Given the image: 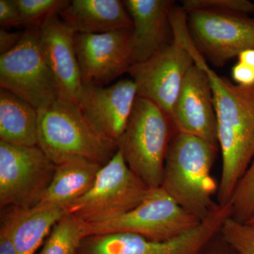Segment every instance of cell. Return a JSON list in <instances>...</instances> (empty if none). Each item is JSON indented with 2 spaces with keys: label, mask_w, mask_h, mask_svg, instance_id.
Wrapping results in <instances>:
<instances>
[{
  "label": "cell",
  "mask_w": 254,
  "mask_h": 254,
  "mask_svg": "<svg viewBox=\"0 0 254 254\" xmlns=\"http://www.w3.org/2000/svg\"><path fill=\"white\" fill-rule=\"evenodd\" d=\"M38 146L56 165L81 159L103 166L118 150L92 127L78 105L61 98L38 110Z\"/></svg>",
  "instance_id": "obj_3"
},
{
  "label": "cell",
  "mask_w": 254,
  "mask_h": 254,
  "mask_svg": "<svg viewBox=\"0 0 254 254\" xmlns=\"http://www.w3.org/2000/svg\"><path fill=\"white\" fill-rule=\"evenodd\" d=\"M76 31L60 18L52 16L40 26V46L57 82L61 99L78 105L83 86L75 50Z\"/></svg>",
  "instance_id": "obj_15"
},
{
  "label": "cell",
  "mask_w": 254,
  "mask_h": 254,
  "mask_svg": "<svg viewBox=\"0 0 254 254\" xmlns=\"http://www.w3.org/2000/svg\"><path fill=\"white\" fill-rule=\"evenodd\" d=\"M123 2L133 22V64L146 61L173 43L170 14L175 1L125 0Z\"/></svg>",
  "instance_id": "obj_16"
},
{
  "label": "cell",
  "mask_w": 254,
  "mask_h": 254,
  "mask_svg": "<svg viewBox=\"0 0 254 254\" xmlns=\"http://www.w3.org/2000/svg\"><path fill=\"white\" fill-rule=\"evenodd\" d=\"M193 64L190 50L174 38L150 59L132 65L128 73L136 84L137 96L153 102L170 118L185 76Z\"/></svg>",
  "instance_id": "obj_11"
},
{
  "label": "cell",
  "mask_w": 254,
  "mask_h": 254,
  "mask_svg": "<svg viewBox=\"0 0 254 254\" xmlns=\"http://www.w3.org/2000/svg\"><path fill=\"white\" fill-rule=\"evenodd\" d=\"M232 77L236 84L250 87L254 86V68L237 63L232 68Z\"/></svg>",
  "instance_id": "obj_28"
},
{
  "label": "cell",
  "mask_w": 254,
  "mask_h": 254,
  "mask_svg": "<svg viewBox=\"0 0 254 254\" xmlns=\"http://www.w3.org/2000/svg\"><path fill=\"white\" fill-rule=\"evenodd\" d=\"M249 222H254V219H252V220H251L250 221H249Z\"/></svg>",
  "instance_id": "obj_31"
},
{
  "label": "cell",
  "mask_w": 254,
  "mask_h": 254,
  "mask_svg": "<svg viewBox=\"0 0 254 254\" xmlns=\"http://www.w3.org/2000/svg\"><path fill=\"white\" fill-rule=\"evenodd\" d=\"M16 209L7 208L1 216L0 227V254H17L15 247L13 230H14Z\"/></svg>",
  "instance_id": "obj_26"
},
{
  "label": "cell",
  "mask_w": 254,
  "mask_h": 254,
  "mask_svg": "<svg viewBox=\"0 0 254 254\" xmlns=\"http://www.w3.org/2000/svg\"><path fill=\"white\" fill-rule=\"evenodd\" d=\"M182 9L186 13L196 10H213L247 14L254 13V3L248 0H185Z\"/></svg>",
  "instance_id": "obj_25"
},
{
  "label": "cell",
  "mask_w": 254,
  "mask_h": 254,
  "mask_svg": "<svg viewBox=\"0 0 254 254\" xmlns=\"http://www.w3.org/2000/svg\"><path fill=\"white\" fill-rule=\"evenodd\" d=\"M0 141L38 145V110L12 92L0 88Z\"/></svg>",
  "instance_id": "obj_19"
},
{
  "label": "cell",
  "mask_w": 254,
  "mask_h": 254,
  "mask_svg": "<svg viewBox=\"0 0 254 254\" xmlns=\"http://www.w3.org/2000/svg\"><path fill=\"white\" fill-rule=\"evenodd\" d=\"M193 61L208 75L213 93L222 173L218 203L227 205L254 158V86L235 84L207 64L193 41L185 45Z\"/></svg>",
  "instance_id": "obj_1"
},
{
  "label": "cell",
  "mask_w": 254,
  "mask_h": 254,
  "mask_svg": "<svg viewBox=\"0 0 254 254\" xmlns=\"http://www.w3.org/2000/svg\"><path fill=\"white\" fill-rule=\"evenodd\" d=\"M187 14L192 41L215 66H221L244 50L254 48V18L249 15L213 10Z\"/></svg>",
  "instance_id": "obj_10"
},
{
  "label": "cell",
  "mask_w": 254,
  "mask_h": 254,
  "mask_svg": "<svg viewBox=\"0 0 254 254\" xmlns=\"http://www.w3.org/2000/svg\"><path fill=\"white\" fill-rule=\"evenodd\" d=\"M149 188L128 168L118 150L98 172L89 191L66 208V213L85 224L110 221L131 211Z\"/></svg>",
  "instance_id": "obj_5"
},
{
  "label": "cell",
  "mask_w": 254,
  "mask_h": 254,
  "mask_svg": "<svg viewBox=\"0 0 254 254\" xmlns=\"http://www.w3.org/2000/svg\"><path fill=\"white\" fill-rule=\"evenodd\" d=\"M137 97L131 79L111 86H83L78 107L102 136L118 144L126 129Z\"/></svg>",
  "instance_id": "obj_14"
},
{
  "label": "cell",
  "mask_w": 254,
  "mask_h": 254,
  "mask_svg": "<svg viewBox=\"0 0 254 254\" xmlns=\"http://www.w3.org/2000/svg\"><path fill=\"white\" fill-rule=\"evenodd\" d=\"M0 24L5 28L23 25L15 0H0Z\"/></svg>",
  "instance_id": "obj_27"
},
{
  "label": "cell",
  "mask_w": 254,
  "mask_h": 254,
  "mask_svg": "<svg viewBox=\"0 0 254 254\" xmlns=\"http://www.w3.org/2000/svg\"><path fill=\"white\" fill-rule=\"evenodd\" d=\"M220 232L239 254H254V222H241L230 217Z\"/></svg>",
  "instance_id": "obj_24"
},
{
  "label": "cell",
  "mask_w": 254,
  "mask_h": 254,
  "mask_svg": "<svg viewBox=\"0 0 254 254\" xmlns=\"http://www.w3.org/2000/svg\"><path fill=\"white\" fill-rule=\"evenodd\" d=\"M85 237L84 223L66 213L52 229L38 254H75Z\"/></svg>",
  "instance_id": "obj_21"
},
{
  "label": "cell",
  "mask_w": 254,
  "mask_h": 254,
  "mask_svg": "<svg viewBox=\"0 0 254 254\" xmlns=\"http://www.w3.org/2000/svg\"><path fill=\"white\" fill-rule=\"evenodd\" d=\"M102 167L81 159L57 165L49 187L35 207H59L66 210L68 205L89 191Z\"/></svg>",
  "instance_id": "obj_18"
},
{
  "label": "cell",
  "mask_w": 254,
  "mask_h": 254,
  "mask_svg": "<svg viewBox=\"0 0 254 254\" xmlns=\"http://www.w3.org/2000/svg\"><path fill=\"white\" fill-rule=\"evenodd\" d=\"M23 25L41 26L48 18L60 15L71 1L68 0H15Z\"/></svg>",
  "instance_id": "obj_22"
},
{
  "label": "cell",
  "mask_w": 254,
  "mask_h": 254,
  "mask_svg": "<svg viewBox=\"0 0 254 254\" xmlns=\"http://www.w3.org/2000/svg\"><path fill=\"white\" fill-rule=\"evenodd\" d=\"M0 88L38 110L60 99L59 88L40 46L39 26L27 27L17 46L0 55Z\"/></svg>",
  "instance_id": "obj_7"
},
{
  "label": "cell",
  "mask_w": 254,
  "mask_h": 254,
  "mask_svg": "<svg viewBox=\"0 0 254 254\" xmlns=\"http://www.w3.org/2000/svg\"><path fill=\"white\" fill-rule=\"evenodd\" d=\"M57 165L40 148L0 141L1 208H34L53 180Z\"/></svg>",
  "instance_id": "obj_8"
},
{
  "label": "cell",
  "mask_w": 254,
  "mask_h": 254,
  "mask_svg": "<svg viewBox=\"0 0 254 254\" xmlns=\"http://www.w3.org/2000/svg\"><path fill=\"white\" fill-rule=\"evenodd\" d=\"M218 149L198 137L177 132L165 158L162 188L201 222L219 205L213 200L218 187L211 176Z\"/></svg>",
  "instance_id": "obj_2"
},
{
  "label": "cell",
  "mask_w": 254,
  "mask_h": 254,
  "mask_svg": "<svg viewBox=\"0 0 254 254\" xmlns=\"http://www.w3.org/2000/svg\"><path fill=\"white\" fill-rule=\"evenodd\" d=\"M201 221L178 204L162 188L149 189L139 205L110 221L85 224V235L117 232L136 234L152 241L166 242L188 233Z\"/></svg>",
  "instance_id": "obj_6"
},
{
  "label": "cell",
  "mask_w": 254,
  "mask_h": 254,
  "mask_svg": "<svg viewBox=\"0 0 254 254\" xmlns=\"http://www.w3.org/2000/svg\"><path fill=\"white\" fill-rule=\"evenodd\" d=\"M230 203L219 204L208 218L185 235L166 242L128 232L92 235L82 240L75 254H198L231 217Z\"/></svg>",
  "instance_id": "obj_9"
},
{
  "label": "cell",
  "mask_w": 254,
  "mask_h": 254,
  "mask_svg": "<svg viewBox=\"0 0 254 254\" xmlns=\"http://www.w3.org/2000/svg\"><path fill=\"white\" fill-rule=\"evenodd\" d=\"M170 119L177 132L198 137L219 148L213 90L199 65L194 63L187 71Z\"/></svg>",
  "instance_id": "obj_13"
},
{
  "label": "cell",
  "mask_w": 254,
  "mask_h": 254,
  "mask_svg": "<svg viewBox=\"0 0 254 254\" xmlns=\"http://www.w3.org/2000/svg\"><path fill=\"white\" fill-rule=\"evenodd\" d=\"M173 127L170 119L158 106L136 97L118 146L128 168L148 188L161 187Z\"/></svg>",
  "instance_id": "obj_4"
},
{
  "label": "cell",
  "mask_w": 254,
  "mask_h": 254,
  "mask_svg": "<svg viewBox=\"0 0 254 254\" xmlns=\"http://www.w3.org/2000/svg\"><path fill=\"white\" fill-rule=\"evenodd\" d=\"M230 203L231 218L241 222L254 218V158L237 185Z\"/></svg>",
  "instance_id": "obj_23"
},
{
  "label": "cell",
  "mask_w": 254,
  "mask_h": 254,
  "mask_svg": "<svg viewBox=\"0 0 254 254\" xmlns=\"http://www.w3.org/2000/svg\"><path fill=\"white\" fill-rule=\"evenodd\" d=\"M59 16L76 33L100 34L133 29L131 16L120 0H73Z\"/></svg>",
  "instance_id": "obj_17"
},
{
  "label": "cell",
  "mask_w": 254,
  "mask_h": 254,
  "mask_svg": "<svg viewBox=\"0 0 254 254\" xmlns=\"http://www.w3.org/2000/svg\"><path fill=\"white\" fill-rule=\"evenodd\" d=\"M14 208L13 238L17 254H35L55 224L66 213V209L59 207Z\"/></svg>",
  "instance_id": "obj_20"
},
{
  "label": "cell",
  "mask_w": 254,
  "mask_h": 254,
  "mask_svg": "<svg viewBox=\"0 0 254 254\" xmlns=\"http://www.w3.org/2000/svg\"><path fill=\"white\" fill-rule=\"evenodd\" d=\"M23 32H9L0 30V54L3 55L14 49L22 38Z\"/></svg>",
  "instance_id": "obj_29"
},
{
  "label": "cell",
  "mask_w": 254,
  "mask_h": 254,
  "mask_svg": "<svg viewBox=\"0 0 254 254\" xmlns=\"http://www.w3.org/2000/svg\"><path fill=\"white\" fill-rule=\"evenodd\" d=\"M132 30L76 33L75 50L83 86H105L128 72L133 65Z\"/></svg>",
  "instance_id": "obj_12"
},
{
  "label": "cell",
  "mask_w": 254,
  "mask_h": 254,
  "mask_svg": "<svg viewBox=\"0 0 254 254\" xmlns=\"http://www.w3.org/2000/svg\"><path fill=\"white\" fill-rule=\"evenodd\" d=\"M237 58L239 63L254 68V48L244 50L238 55Z\"/></svg>",
  "instance_id": "obj_30"
}]
</instances>
